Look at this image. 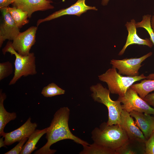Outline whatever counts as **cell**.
Wrapping results in <instances>:
<instances>
[{
	"label": "cell",
	"instance_id": "1",
	"mask_svg": "<svg viewBox=\"0 0 154 154\" xmlns=\"http://www.w3.org/2000/svg\"><path fill=\"white\" fill-rule=\"evenodd\" d=\"M70 110L66 107H61L54 115L50 126L47 127L46 138V143L40 148L36 151L35 154H53L56 150L50 149L53 144L64 139H70L83 146L90 144L73 134L68 126Z\"/></svg>",
	"mask_w": 154,
	"mask_h": 154
},
{
	"label": "cell",
	"instance_id": "2",
	"mask_svg": "<svg viewBox=\"0 0 154 154\" xmlns=\"http://www.w3.org/2000/svg\"><path fill=\"white\" fill-rule=\"evenodd\" d=\"M91 134L94 142L116 151L129 140L126 132L119 125H108L105 122L102 123L99 127L95 128Z\"/></svg>",
	"mask_w": 154,
	"mask_h": 154
},
{
	"label": "cell",
	"instance_id": "3",
	"mask_svg": "<svg viewBox=\"0 0 154 154\" xmlns=\"http://www.w3.org/2000/svg\"><path fill=\"white\" fill-rule=\"evenodd\" d=\"M91 96L95 102L102 104L107 108L108 110V125H119L120 116L123 110L121 102L117 100L113 101L110 98V92L100 83L91 86Z\"/></svg>",
	"mask_w": 154,
	"mask_h": 154
},
{
	"label": "cell",
	"instance_id": "4",
	"mask_svg": "<svg viewBox=\"0 0 154 154\" xmlns=\"http://www.w3.org/2000/svg\"><path fill=\"white\" fill-rule=\"evenodd\" d=\"M98 77L100 80L107 83L111 93L118 94L119 96L124 95L134 82L146 78L144 74L133 77L123 76L113 67Z\"/></svg>",
	"mask_w": 154,
	"mask_h": 154
},
{
	"label": "cell",
	"instance_id": "5",
	"mask_svg": "<svg viewBox=\"0 0 154 154\" xmlns=\"http://www.w3.org/2000/svg\"><path fill=\"white\" fill-rule=\"evenodd\" d=\"M2 52L4 55L6 52H9L15 56L14 75L9 83V85L14 84L23 76L33 75L37 73L36 57L34 53H30L26 56L21 55L12 48L9 42L3 49Z\"/></svg>",
	"mask_w": 154,
	"mask_h": 154
},
{
	"label": "cell",
	"instance_id": "6",
	"mask_svg": "<svg viewBox=\"0 0 154 154\" xmlns=\"http://www.w3.org/2000/svg\"><path fill=\"white\" fill-rule=\"evenodd\" d=\"M117 100L122 104L123 110L129 113L134 110L154 115V108L139 97L137 93L130 87L124 95L119 96Z\"/></svg>",
	"mask_w": 154,
	"mask_h": 154
},
{
	"label": "cell",
	"instance_id": "7",
	"mask_svg": "<svg viewBox=\"0 0 154 154\" xmlns=\"http://www.w3.org/2000/svg\"><path fill=\"white\" fill-rule=\"evenodd\" d=\"M152 54L150 52L139 58H125L121 60L112 59L110 63L112 67L117 69L120 74L133 77L139 75V70L142 62Z\"/></svg>",
	"mask_w": 154,
	"mask_h": 154
},
{
	"label": "cell",
	"instance_id": "8",
	"mask_svg": "<svg viewBox=\"0 0 154 154\" xmlns=\"http://www.w3.org/2000/svg\"><path fill=\"white\" fill-rule=\"evenodd\" d=\"M37 27L32 26L25 31L20 32L13 40L9 42L11 46L19 54L27 55L36 42V34Z\"/></svg>",
	"mask_w": 154,
	"mask_h": 154
},
{
	"label": "cell",
	"instance_id": "9",
	"mask_svg": "<svg viewBox=\"0 0 154 154\" xmlns=\"http://www.w3.org/2000/svg\"><path fill=\"white\" fill-rule=\"evenodd\" d=\"M3 20L0 26V47L6 39L13 40L20 32L11 15L5 8L0 9Z\"/></svg>",
	"mask_w": 154,
	"mask_h": 154
},
{
	"label": "cell",
	"instance_id": "10",
	"mask_svg": "<svg viewBox=\"0 0 154 154\" xmlns=\"http://www.w3.org/2000/svg\"><path fill=\"white\" fill-rule=\"evenodd\" d=\"M86 0H78L73 5L69 7L61 9L56 11L46 18L38 19L37 22L38 26L41 23L58 18L66 15H74L80 16L82 14L89 10L97 11L95 7L87 5L85 3Z\"/></svg>",
	"mask_w": 154,
	"mask_h": 154
},
{
	"label": "cell",
	"instance_id": "11",
	"mask_svg": "<svg viewBox=\"0 0 154 154\" xmlns=\"http://www.w3.org/2000/svg\"><path fill=\"white\" fill-rule=\"evenodd\" d=\"M37 126L36 123L31 122V118L29 117L25 123L17 129L4 133L2 137L4 138L5 144L10 145L24 138H29L35 131Z\"/></svg>",
	"mask_w": 154,
	"mask_h": 154
},
{
	"label": "cell",
	"instance_id": "12",
	"mask_svg": "<svg viewBox=\"0 0 154 154\" xmlns=\"http://www.w3.org/2000/svg\"><path fill=\"white\" fill-rule=\"evenodd\" d=\"M119 125L126 132L129 139L145 143L146 140L142 132L129 113L124 110H123L121 115Z\"/></svg>",
	"mask_w": 154,
	"mask_h": 154
},
{
	"label": "cell",
	"instance_id": "13",
	"mask_svg": "<svg viewBox=\"0 0 154 154\" xmlns=\"http://www.w3.org/2000/svg\"><path fill=\"white\" fill-rule=\"evenodd\" d=\"M51 0H14L11 4L13 7L27 12L29 18L32 14L38 11H45L54 8Z\"/></svg>",
	"mask_w": 154,
	"mask_h": 154
},
{
	"label": "cell",
	"instance_id": "14",
	"mask_svg": "<svg viewBox=\"0 0 154 154\" xmlns=\"http://www.w3.org/2000/svg\"><path fill=\"white\" fill-rule=\"evenodd\" d=\"M136 22L134 19H131L130 22H127L125 26L128 32L126 43L118 55L123 54L129 45L134 44L145 45L151 48L153 45L150 39L145 38L143 39L139 37L137 33Z\"/></svg>",
	"mask_w": 154,
	"mask_h": 154
},
{
	"label": "cell",
	"instance_id": "15",
	"mask_svg": "<svg viewBox=\"0 0 154 154\" xmlns=\"http://www.w3.org/2000/svg\"><path fill=\"white\" fill-rule=\"evenodd\" d=\"M129 114L135 119L136 124L141 130L146 139H148L154 130V117L150 114L134 110Z\"/></svg>",
	"mask_w": 154,
	"mask_h": 154
},
{
	"label": "cell",
	"instance_id": "16",
	"mask_svg": "<svg viewBox=\"0 0 154 154\" xmlns=\"http://www.w3.org/2000/svg\"><path fill=\"white\" fill-rule=\"evenodd\" d=\"M7 97L6 94L3 93L2 89L0 90V135L3 136L5 132L4 128L9 121L15 119L17 117L16 113L7 112L4 106V101Z\"/></svg>",
	"mask_w": 154,
	"mask_h": 154
},
{
	"label": "cell",
	"instance_id": "17",
	"mask_svg": "<svg viewBox=\"0 0 154 154\" xmlns=\"http://www.w3.org/2000/svg\"><path fill=\"white\" fill-rule=\"evenodd\" d=\"M47 128L42 129H36L28 138L24 145L20 154H30L37 149L36 145L41 137L46 133Z\"/></svg>",
	"mask_w": 154,
	"mask_h": 154
},
{
	"label": "cell",
	"instance_id": "18",
	"mask_svg": "<svg viewBox=\"0 0 154 154\" xmlns=\"http://www.w3.org/2000/svg\"><path fill=\"white\" fill-rule=\"evenodd\" d=\"M145 143L129 139L127 142L116 151V154H145Z\"/></svg>",
	"mask_w": 154,
	"mask_h": 154
},
{
	"label": "cell",
	"instance_id": "19",
	"mask_svg": "<svg viewBox=\"0 0 154 154\" xmlns=\"http://www.w3.org/2000/svg\"><path fill=\"white\" fill-rule=\"evenodd\" d=\"M130 87L143 99L150 92L154 91V80L144 79L140 83L133 84Z\"/></svg>",
	"mask_w": 154,
	"mask_h": 154
},
{
	"label": "cell",
	"instance_id": "20",
	"mask_svg": "<svg viewBox=\"0 0 154 154\" xmlns=\"http://www.w3.org/2000/svg\"><path fill=\"white\" fill-rule=\"evenodd\" d=\"M9 13L18 27L20 29L29 22L27 19L28 13L22 10L15 7H4Z\"/></svg>",
	"mask_w": 154,
	"mask_h": 154
},
{
	"label": "cell",
	"instance_id": "21",
	"mask_svg": "<svg viewBox=\"0 0 154 154\" xmlns=\"http://www.w3.org/2000/svg\"><path fill=\"white\" fill-rule=\"evenodd\" d=\"M83 147L80 154H116L115 150L94 142Z\"/></svg>",
	"mask_w": 154,
	"mask_h": 154
},
{
	"label": "cell",
	"instance_id": "22",
	"mask_svg": "<svg viewBox=\"0 0 154 154\" xmlns=\"http://www.w3.org/2000/svg\"><path fill=\"white\" fill-rule=\"evenodd\" d=\"M65 91L54 83L49 84L44 87L41 93L45 97H51L64 94Z\"/></svg>",
	"mask_w": 154,
	"mask_h": 154
},
{
	"label": "cell",
	"instance_id": "23",
	"mask_svg": "<svg viewBox=\"0 0 154 154\" xmlns=\"http://www.w3.org/2000/svg\"><path fill=\"white\" fill-rule=\"evenodd\" d=\"M151 15L147 14L144 15L142 21L136 23L137 28H143L148 32L150 37V40L154 45V32L152 29L151 23Z\"/></svg>",
	"mask_w": 154,
	"mask_h": 154
},
{
	"label": "cell",
	"instance_id": "24",
	"mask_svg": "<svg viewBox=\"0 0 154 154\" xmlns=\"http://www.w3.org/2000/svg\"><path fill=\"white\" fill-rule=\"evenodd\" d=\"M12 63L9 61L0 63V80L7 77L13 73Z\"/></svg>",
	"mask_w": 154,
	"mask_h": 154
},
{
	"label": "cell",
	"instance_id": "25",
	"mask_svg": "<svg viewBox=\"0 0 154 154\" xmlns=\"http://www.w3.org/2000/svg\"><path fill=\"white\" fill-rule=\"evenodd\" d=\"M145 154H154V133L145 142Z\"/></svg>",
	"mask_w": 154,
	"mask_h": 154
},
{
	"label": "cell",
	"instance_id": "26",
	"mask_svg": "<svg viewBox=\"0 0 154 154\" xmlns=\"http://www.w3.org/2000/svg\"><path fill=\"white\" fill-rule=\"evenodd\" d=\"M28 139V138H26L22 139L14 147L4 154H20L24 145Z\"/></svg>",
	"mask_w": 154,
	"mask_h": 154
},
{
	"label": "cell",
	"instance_id": "27",
	"mask_svg": "<svg viewBox=\"0 0 154 154\" xmlns=\"http://www.w3.org/2000/svg\"><path fill=\"white\" fill-rule=\"evenodd\" d=\"M143 99L149 105L154 108V92L148 94Z\"/></svg>",
	"mask_w": 154,
	"mask_h": 154
},
{
	"label": "cell",
	"instance_id": "28",
	"mask_svg": "<svg viewBox=\"0 0 154 154\" xmlns=\"http://www.w3.org/2000/svg\"><path fill=\"white\" fill-rule=\"evenodd\" d=\"M14 0H0V9L7 7Z\"/></svg>",
	"mask_w": 154,
	"mask_h": 154
},
{
	"label": "cell",
	"instance_id": "29",
	"mask_svg": "<svg viewBox=\"0 0 154 154\" xmlns=\"http://www.w3.org/2000/svg\"><path fill=\"white\" fill-rule=\"evenodd\" d=\"M4 137H2L0 139V147L1 148L2 147H6V145L5 144L4 140H3V138Z\"/></svg>",
	"mask_w": 154,
	"mask_h": 154
},
{
	"label": "cell",
	"instance_id": "30",
	"mask_svg": "<svg viewBox=\"0 0 154 154\" xmlns=\"http://www.w3.org/2000/svg\"><path fill=\"white\" fill-rule=\"evenodd\" d=\"M151 23L152 28L154 32V12L153 15L151 18Z\"/></svg>",
	"mask_w": 154,
	"mask_h": 154
},
{
	"label": "cell",
	"instance_id": "31",
	"mask_svg": "<svg viewBox=\"0 0 154 154\" xmlns=\"http://www.w3.org/2000/svg\"><path fill=\"white\" fill-rule=\"evenodd\" d=\"M146 78L149 79L154 80V73L150 74L148 76H146Z\"/></svg>",
	"mask_w": 154,
	"mask_h": 154
},
{
	"label": "cell",
	"instance_id": "32",
	"mask_svg": "<svg viewBox=\"0 0 154 154\" xmlns=\"http://www.w3.org/2000/svg\"><path fill=\"white\" fill-rule=\"evenodd\" d=\"M109 0H102V4L103 6H105L108 4Z\"/></svg>",
	"mask_w": 154,
	"mask_h": 154
},
{
	"label": "cell",
	"instance_id": "33",
	"mask_svg": "<svg viewBox=\"0 0 154 154\" xmlns=\"http://www.w3.org/2000/svg\"><path fill=\"white\" fill-rule=\"evenodd\" d=\"M153 116L154 117V115H153Z\"/></svg>",
	"mask_w": 154,
	"mask_h": 154
},
{
	"label": "cell",
	"instance_id": "34",
	"mask_svg": "<svg viewBox=\"0 0 154 154\" xmlns=\"http://www.w3.org/2000/svg\"><path fill=\"white\" fill-rule=\"evenodd\" d=\"M153 132L154 133V131H153Z\"/></svg>",
	"mask_w": 154,
	"mask_h": 154
}]
</instances>
